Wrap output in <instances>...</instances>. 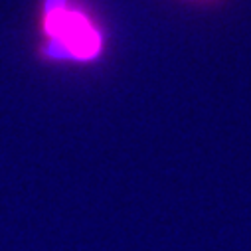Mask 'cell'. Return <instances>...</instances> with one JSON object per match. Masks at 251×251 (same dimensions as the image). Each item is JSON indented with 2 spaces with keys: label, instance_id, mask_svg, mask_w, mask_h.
<instances>
[{
  "label": "cell",
  "instance_id": "obj_1",
  "mask_svg": "<svg viewBox=\"0 0 251 251\" xmlns=\"http://www.w3.org/2000/svg\"><path fill=\"white\" fill-rule=\"evenodd\" d=\"M42 30L51 57L91 61L103 51V34L95 22L68 0H46Z\"/></svg>",
  "mask_w": 251,
  "mask_h": 251
}]
</instances>
